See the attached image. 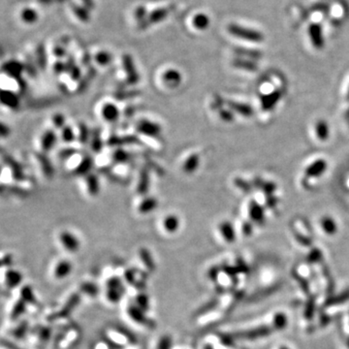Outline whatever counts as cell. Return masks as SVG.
Segmentation results:
<instances>
[{
	"instance_id": "ac0fdd59",
	"label": "cell",
	"mask_w": 349,
	"mask_h": 349,
	"mask_svg": "<svg viewBox=\"0 0 349 349\" xmlns=\"http://www.w3.org/2000/svg\"><path fill=\"white\" fill-rule=\"evenodd\" d=\"M157 207H158V200L155 197L146 196L138 205V212L142 214L151 213L155 211Z\"/></svg>"
},
{
	"instance_id": "e575fe53",
	"label": "cell",
	"mask_w": 349,
	"mask_h": 349,
	"mask_svg": "<svg viewBox=\"0 0 349 349\" xmlns=\"http://www.w3.org/2000/svg\"><path fill=\"white\" fill-rule=\"evenodd\" d=\"M76 137H77V135L75 134L74 130L70 126H65L61 129L60 138L62 139L63 142L71 143V142H73L75 140Z\"/></svg>"
},
{
	"instance_id": "680465c9",
	"label": "cell",
	"mask_w": 349,
	"mask_h": 349,
	"mask_svg": "<svg viewBox=\"0 0 349 349\" xmlns=\"http://www.w3.org/2000/svg\"><path fill=\"white\" fill-rule=\"evenodd\" d=\"M203 349H215L214 347H213V344H211V343H207V344H205L204 345Z\"/></svg>"
},
{
	"instance_id": "30bf717a",
	"label": "cell",
	"mask_w": 349,
	"mask_h": 349,
	"mask_svg": "<svg viewBox=\"0 0 349 349\" xmlns=\"http://www.w3.org/2000/svg\"><path fill=\"white\" fill-rule=\"evenodd\" d=\"M309 36L312 46L317 49H321L324 47V37L322 28L318 23H312L309 28Z\"/></svg>"
},
{
	"instance_id": "83f0119b",
	"label": "cell",
	"mask_w": 349,
	"mask_h": 349,
	"mask_svg": "<svg viewBox=\"0 0 349 349\" xmlns=\"http://www.w3.org/2000/svg\"><path fill=\"white\" fill-rule=\"evenodd\" d=\"M192 26L196 29L198 30H204V29H208V27L210 26V19L207 15L205 14H197L194 16L192 19Z\"/></svg>"
},
{
	"instance_id": "681fc988",
	"label": "cell",
	"mask_w": 349,
	"mask_h": 349,
	"mask_svg": "<svg viewBox=\"0 0 349 349\" xmlns=\"http://www.w3.org/2000/svg\"><path fill=\"white\" fill-rule=\"evenodd\" d=\"M219 117L224 121H232L234 116L229 110H221L219 112Z\"/></svg>"
},
{
	"instance_id": "2e32d148",
	"label": "cell",
	"mask_w": 349,
	"mask_h": 349,
	"mask_svg": "<svg viewBox=\"0 0 349 349\" xmlns=\"http://www.w3.org/2000/svg\"><path fill=\"white\" fill-rule=\"evenodd\" d=\"M218 230L225 242L233 243L236 241V231L230 221H222L219 224Z\"/></svg>"
},
{
	"instance_id": "11a10c76",
	"label": "cell",
	"mask_w": 349,
	"mask_h": 349,
	"mask_svg": "<svg viewBox=\"0 0 349 349\" xmlns=\"http://www.w3.org/2000/svg\"><path fill=\"white\" fill-rule=\"evenodd\" d=\"M10 130L9 128L6 126H4L3 123L0 122V138H4L9 135Z\"/></svg>"
},
{
	"instance_id": "8d00e7d4",
	"label": "cell",
	"mask_w": 349,
	"mask_h": 349,
	"mask_svg": "<svg viewBox=\"0 0 349 349\" xmlns=\"http://www.w3.org/2000/svg\"><path fill=\"white\" fill-rule=\"evenodd\" d=\"M116 329L118 331L119 335H121L122 337H124V339H126L128 342H130V343H132V344H136V343L138 342L137 337L134 335V333H132L130 330L126 329V328H123V327H117Z\"/></svg>"
},
{
	"instance_id": "7402d4cb",
	"label": "cell",
	"mask_w": 349,
	"mask_h": 349,
	"mask_svg": "<svg viewBox=\"0 0 349 349\" xmlns=\"http://www.w3.org/2000/svg\"><path fill=\"white\" fill-rule=\"evenodd\" d=\"M228 106L231 111L239 115H242L244 117H250L253 115V109L250 105H246L244 103L230 101L228 102Z\"/></svg>"
},
{
	"instance_id": "cb8c5ba5",
	"label": "cell",
	"mask_w": 349,
	"mask_h": 349,
	"mask_svg": "<svg viewBox=\"0 0 349 349\" xmlns=\"http://www.w3.org/2000/svg\"><path fill=\"white\" fill-rule=\"evenodd\" d=\"M81 301V296L79 293H76V294H73L69 300L66 302L65 306L63 307V309L60 311V315L59 316H67L69 315L73 310H75V308L77 307Z\"/></svg>"
},
{
	"instance_id": "9a60e30c",
	"label": "cell",
	"mask_w": 349,
	"mask_h": 349,
	"mask_svg": "<svg viewBox=\"0 0 349 349\" xmlns=\"http://www.w3.org/2000/svg\"><path fill=\"white\" fill-rule=\"evenodd\" d=\"M281 99V92L280 90H275L271 93L264 95L261 98V107L265 111H271L278 105Z\"/></svg>"
},
{
	"instance_id": "f6af8a7d",
	"label": "cell",
	"mask_w": 349,
	"mask_h": 349,
	"mask_svg": "<svg viewBox=\"0 0 349 349\" xmlns=\"http://www.w3.org/2000/svg\"><path fill=\"white\" fill-rule=\"evenodd\" d=\"M74 12L77 15L78 18L83 20V21H87L88 20V13L86 9L79 7V6H74Z\"/></svg>"
},
{
	"instance_id": "b9f144b4",
	"label": "cell",
	"mask_w": 349,
	"mask_h": 349,
	"mask_svg": "<svg viewBox=\"0 0 349 349\" xmlns=\"http://www.w3.org/2000/svg\"><path fill=\"white\" fill-rule=\"evenodd\" d=\"M77 138L82 144H86L89 139V131H88L87 126L83 124V123L79 127Z\"/></svg>"
},
{
	"instance_id": "91938a15",
	"label": "cell",
	"mask_w": 349,
	"mask_h": 349,
	"mask_svg": "<svg viewBox=\"0 0 349 349\" xmlns=\"http://www.w3.org/2000/svg\"><path fill=\"white\" fill-rule=\"evenodd\" d=\"M85 2H87V5H89V6H92V2H91V0H84Z\"/></svg>"
},
{
	"instance_id": "8992f818",
	"label": "cell",
	"mask_w": 349,
	"mask_h": 349,
	"mask_svg": "<svg viewBox=\"0 0 349 349\" xmlns=\"http://www.w3.org/2000/svg\"><path fill=\"white\" fill-rule=\"evenodd\" d=\"M122 67L126 72V83L129 85H136L140 80V76L138 74L133 58L129 55H124L122 57Z\"/></svg>"
},
{
	"instance_id": "f5cc1de1",
	"label": "cell",
	"mask_w": 349,
	"mask_h": 349,
	"mask_svg": "<svg viewBox=\"0 0 349 349\" xmlns=\"http://www.w3.org/2000/svg\"><path fill=\"white\" fill-rule=\"evenodd\" d=\"M296 239L298 240V242H301L302 244H304L306 246H309L311 244V240L307 237H305V236H303V235H300V234H296Z\"/></svg>"
},
{
	"instance_id": "9c48e42d",
	"label": "cell",
	"mask_w": 349,
	"mask_h": 349,
	"mask_svg": "<svg viewBox=\"0 0 349 349\" xmlns=\"http://www.w3.org/2000/svg\"><path fill=\"white\" fill-rule=\"evenodd\" d=\"M58 141V136L56 132L52 129H48L42 133V135L39 137L38 146L42 153H48L49 152Z\"/></svg>"
},
{
	"instance_id": "1f68e13d",
	"label": "cell",
	"mask_w": 349,
	"mask_h": 349,
	"mask_svg": "<svg viewBox=\"0 0 349 349\" xmlns=\"http://www.w3.org/2000/svg\"><path fill=\"white\" fill-rule=\"evenodd\" d=\"M288 320L284 313L279 312L275 315L273 321H272V328L277 330L284 329L287 326Z\"/></svg>"
},
{
	"instance_id": "e7e4bbea",
	"label": "cell",
	"mask_w": 349,
	"mask_h": 349,
	"mask_svg": "<svg viewBox=\"0 0 349 349\" xmlns=\"http://www.w3.org/2000/svg\"><path fill=\"white\" fill-rule=\"evenodd\" d=\"M347 116H349V111H348V113H347Z\"/></svg>"
},
{
	"instance_id": "e0dca14e",
	"label": "cell",
	"mask_w": 349,
	"mask_h": 349,
	"mask_svg": "<svg viewBox=\"0 0 349 349\" xmlns=\"http://www.w3.org/2000/svg\"><path fill=\"white\" fill-rule=\"evenodd\" d=\"M162 227L169 234H174L181 227V219L176 214H168L162 221Z\"/></svg>"
},
{
	"instance_id": "52a82bcc",
	"label": "cell",
	"mask_w": 349,
	"mask_h": 349,
	"mask_svg": "<svg viewBox=\"0 0 349 349\" xmlns=\"http://www.w3.org/2000/svg\"><path fill=\"white\" fill-rule=\"evenodd\" d=\"M161 82L168 88H177L180 87L183 82V76L180 71L171 68L167 69L161 75Z\"/></svg>"
},
{
	"instance_id": "ee69618b",
	"label": "cell",
	"mask_w": 349,
	"mask_h": 349,
	"mask_svg": "<svg viewBox=\"0 0 349 349\" xmlns=\"http://www.w3.org/2000/svg\"><path fill=\"white\" fill-rule=\"evenodd\" d=\"M322 258V253L320 252L318 248H314L310 252L309 256H308V260L310 263H315V262H319Z\"/></svg>"
},
{
	"instance_id": "60d3db41",
	"label": "cell",
	"mask_w": 349,
	"mask_h": 349,
	"mask_svg": "<svg viewBox=\"0 0 349 349\" xmlns=\"http://www.w3.org/2000/svg\"><path fill=\"white\" fill-rule=\"evenodd\" d=\"M234 65L237 68H242V69H245L247 71H254L256 68V65L253 62L243 60V59H236L234 61Z\"/></svg>"
},
{
	"instance_id": "ffe728a7",
	"label": "cell",
	"mask_w": 349,
	"mask_h": 349,
	"mask_svg": "<svg viewBox=\"0 0 349 349\" xmlns=\"http://www.w3.org/2000/svg\"><path fill=\"white\" fill-rule=\"evenodd\" d=\"M139 257H140L141 261L144 264V266L147 271L153 272L156 270V265H155L154 256L148 250H146L145 247L140 248L139 250Z\"/></svg>"
},
{
	"instance_id": "6da1fadb",
	"label": "cell",
	"mask_w": 349,
	"mask_h": 349,
	"mask_svg": "<svg viewBox=\"0 0 349 349\" xmlns=\"http://www.w3.org/2000/svg\"><path fill=\"white\" fill-rule=\"evenodd\" d=\"M228 32L237 38L242 39V40L252 42V43H260L264 40V36L259 31L247 29V28L238 26L235 23H232L228 27Z\"/></svg>"
},
{
	"instance_id": "db71d44e",
	"label": "cell",
	"mask_w": 349,
	"mask_h": 349,
	"mask_svg": "<svg viewBox=\"0 0 349 349\" xmlns=\"http://www.w3.org/2000/svg\"><path fill=\"white\" fill-rule=\"evenodd\" d=\"M242 233L245 236H251L252 233V225L250 222H244L242 224Z\"/></svg>"
},
{
	"instance_id": "ba28073f",
	"label": "cell",
	"mask_w": 349,
	"mask_h": 349,
	"mask_svg": "<svg viewBox=\"0 0 349 349\" xmlns=\"http://www.w3.org/2000/svg\"><path fill=\"white\" fill-rule=\"evenodd\" d=\"M271 331H272L271 327L261 326V327H257V328H254V329L239 332L237 334H234V337L235 338H240V339H259V338L270 336L271 334Z\"/></svg>"
},
{
	"instance_id": "6f0895ef",
	"label": "cell",
	"mask_w": 349,
	"mask_h": 349,
	"mask_svg": "<svg viewBox=\"0 0 349 349\" xmlns=\"http://www.w3.org/2000/svg\"><path fill=\"white\" fill-rule=\"evenodd\" d=\"M144 16H145V10H144V8H139V9L137 10V12H136V18L138 19H143V18H144Z\"/></svg>"
},
{
	"instance_id": "d4e9b609",
	"label": "cell",
	"mask_w": 349,
	"mask_h": 349,
	"mask_svg": "<svg viewBox=\"0 0 349 349\" xmlns=\"http://www.w3.org/2000/svg\"><path fill=\"white\" fill-rule=\"evenodd\" d=\"M321 227L327 235H335L338 231V225L336 220L331 216H324L321 220Z\"/></svg>"
},
{
	"instance_id": "7a4b0ae2",
	"label": "cell",
	"mask_w": 349,
	"mask_h": 349,
	"mask_svg": "<svg viewBox=\"0 0 349 349\" xmlns=\"http://www.w3.org/2000/svg\"><path fill=\"white\" fill-rule=\"evenodd\" d=\"M124 292L126 287L119 278L113 277L106 281V298L110 303L117 304L121 300Z\"/></svg>"
},
{
	"instance_id": "8fae6325",
	"label": "cell",
	"mask_w": 349,
	"mask_h": 349,
	"mask_svg": "<svg viewBox=\"0 0 349 349\" xmlns=\"http://www.w3.org/2000/svg\"><path fill=\"white\" fill-rule=\"evenodd\" d=\"M327 167V161L324 159H317L307 167L305 173L308 178H317L326 172Z\"/></svg>"
},
{
	"instance_id": "bcb514c9",
	"label": "cell",
	"mask_w": 349,
	"mask_h": 349,
	"mask_svg": "<svg viewBox=\"0 0 349 349\" xmlns=\"http://www.w3.org/2000/svg\"><path fill=\"white\" fill-rule=\"evenodd\" d=\"M91 148L96 153H99L102 149V141H101V138L99 136L94 135L92 137Z\"/></svg>"
},
{
	"instance_id": "f907efd6",
	"label": "cell",
	"mask_w": 349,
	"mask_h": 349,
	"mask_svg": "<svg viewBox=\"0 0 349 349\" xmlns=\"http://www.w3.org/2000/svg\"><path fill=\"white\" fill-rule=\"evenodd\" d=\"M261 187L262 189L268 194H272V192L277 189V186L273 183H263Z\"/></svg>"
},
{
	"instance_id": "be15d7a7",
	"label": "cell",
	"mask_w": 349,
	"mask_h": 349,
	"mask_svg": "<svg viewBox=\"0 0 349 349\" xmlns=\"http://www.w3.org/2000/svg\"><path fill=\"white\" fill-rule=\"evenodd\" d=\"M347 99L349 100V90H348V93H347Z\"/></svg>"
},
{
	"instance_id": "5b68a950",
	"label": "cell",
	"mask_w": 349,
	"mask_h": 349,
	"mask_svg": "<svg viewBox=\"0 0 349 349\" xmlns=\"http://www.w3.org/2000/svg\"><path fill=\"white\" fill-rule=\"evenodd\" d=\"M137 131L142 135L147 136L151 138H157L161 134L162 128L158 123L148 119H142L137 123Z\"/></svg>"
},
{
	"instance_id": "4dcf8cb0",
	"label": "cell",
	"mask_w": 349,
	"mask_h": 349,
	"mask_svg": "<svg viewBox=\"0 0 349 349\" xmlns=\"http://www.w3.org/2000/svg\"><path fill=\"white\" fill-rule=\"evenodd\" d=\"M91 168H92V159L91 157L87 156L80 162V164L78 165L77 168L75 169V173L80 176L88 174Z\"/></svg>"
},
{
	"instance_id": "7c38bea8",
	"label": "cell",
	"mask_w": 349,
	"mask_h": 349,
	"mask_svg": "<svg viewBox=\"0 0 349 349\" xmlns=\"http://www.w3.org/2000/svg\"><path fill=\"white\" fill-rule=\"evenodd\" d=\"M248 213L251 216V219L254 223L262 225L265 222V211L259 204L255 201H251L248 206Z\"/></svg>"
},
{
	"instance_id": "6125c7cd",
	"label": "cell",
	"mask_w": 349,
	"mask_h": 349,
	"mask_svg": "<svg viewBox=\"0 0 349 349\" xmlns=\"http://www.w3.org/2000/svg\"><path fill=\"white\" fill-rule=\"evenodd\" d=\"M347 345H348V347H349V338H348V339H347Z\"/></svg>"
},
{
	"instance_id": "603a6c76",
	"label": "cell",
	"mask_w": 349,
	"mask_h": 349,
	"mask_svg": "<svg viewBox=\"0 0 349 349\" xmlns=\"http://www.w3.org/2000/svg\"><path fill=\"white\" fill-rule=\"evenodd\" d=\"M19 19L26 24H32L38 19V14L34 9L29 7L22 8L19 12Z\"/></svg>"
},
{
	"instance_id": "4fadbf2b",
	"label": "cell",
	"mask_w": 349,
	"mask_h": 349,
	"mask_svg": "<svg viewBox=\"0 0 349 349\" xmlns=\"http://www.w3.org/2000/svg\"><path fill=\"white\" fill-rule=\"evenodd\" d=\"M101 116L108 122H115L119 117V110L114 103L108 102L101 108Z\"/></svg>"
},
{
	"instance_id": "7dc6e473",
	"label": "cell",
	"mask_w": 349,
	"mask_h": 349,
	"mask_svg": "<svg viewBox=\"0 0 349 349\" xmlns=\"http://www.w3.org/2000/svg\"><path fill=\"white\" fill-rule=\"evenodd\" d=\"M220 271H221V267L213 266V267H212V268L209 270V271H208V278H209L211 281H215L217 280L218 275H219Z\"/></svg>"
},
{
	"instance_id": "9f6ffc18",
	"label": "cell",
	"mask_w": 349,
	"mask_h": 349,
	"mask_svg": "<svg viewBox=\"0 0 349 349\" xmlns=\"http://www.w3.org/2000/svg\"><path fill=\"white\" fill-rule=\"evenodd\" d=\"M106 341L107 344L109 345V347L111 349H120L121 348V346L118 344V343H116V342H115L114 340H112L111 339H105Z\"/></svg>"
},
{
	"instance_id": "f546056e",
	"label": "cell",
	"mask_w": 349,
	"mask_h": 349,
	"mask_svg": "<svg viewBox=\"0 0 349 349\" xmlns=\"http://www.w3.org/2000/svg\"><path fill=\"white\" fill-rule=\"evenodd\" d=\"M80 290L82 293L86 294L87 296L94 298L99 294V288L95 283L92 282H84L80 286Z\"/></svg>"
},
{
	"instance_id": "7bdbcfd3",
	"label": "cell",
	"mask_w": 349,
	"mask_h": 349,
	"mask_svg": "<svg viewBox=\"0 0 349 349\" xmlns=\"http://www.w3.org/2000/svg\"><path fill=\"white\" fill-rule=\"evenodd\" d=\"M52 124L57 129H62L65 124V117L61 114H56L52 116Z\"/></svg>"
},
{
	"instance_id": "4316f807",
	"label": "cell",
	"mask_w": 349,
	"mask_h": 349,
	"mask_svg": "<svg viewBox=\"0 0 349 349\" xmlns=\"http://www.w3.org/2000/svg\"><path fill=\"white\" fill-rule=\"evenodd\" d=\"M315 134L320 141H326L330 136V128L325 120H319L315 124Z\"/></svg>"
},
{
	"instance_id": "3957f363",
	"label": "cell",
	"mask_w": 349,
	"mask_h": 349,
	"mask_svg": "<svg viewBox=\"0 0 349 349\" xmlns=\"http://www.w3.org/2000/svg\"><path fill=\"white\" fill-rule=\"evenodd\" d=\"M145 313L146 312L143 310H141L136 305L135 303L130 304L128 306V308H127V314L130 317V319L133 320L137 324L144 325L146 328L155 329V327H156L155 321L151 319V318H148Z\"/></svg>"
},
{
	"instance_id": "94428289",
	"label": "cell",
	"mask_w": 349,
	"mask_h": 349,
	"mask_svg": "<svg viewBox=\"0 0 349 349\" xmlns=\"http://www.w3.org/2000/svg\"><path fill=\"white\" fill-rule=\"evenodd\" d=\"M280 349H289L288 347H286V346H281V348Z\"/></svg>"
},
{
	"instance_id": "d590c367",
	"label": "cell",
	"mask_w": 349,
	"mask_h": 349,
	"mask_svg": "<svg viewBox=\"0 0 349 349\" xmlns=\"http://www.w3.org/2000/svg\"><path fill=\"white\" fill-rule=\"evenodd\" d=\"M348 300L349 288L344 291V292H342L339 296L333 297V298H331V299L327 301L326 306H336V305H340V304H343L344 302H346V301Z\"/></svg>"
},
{
	"instance_id": "44dd1931",
	"label": "cell",
	"mask_w": 349,
	"mask_h": 349,
	"mask_svg": "<svg viewBox=\"0 0 349 349\" xmlns=\"http://www.w3.org/2000/svg\"><path fill=\"white\" fill-rule=\"evenodd\" d=\"M149 184L151 180L148 171L146 169H143L139 174V180L137 183V192L141 195H145L149 189Z\"/></svg>"
},
{
	"instance_id": "f35d334b",
	"label": "cell",
	"mask_w": 349,
	"mask_h": 349,
	"mask_svg": "<svg viewBox=\"0 0 349 349\" xmlns=\"http://www.w3.org/2000/svg\"><path fill=\"white\" fill-rule=\"evenodd\" d=\"M168 15V11L165 9H158L154 11L151 15H149V21L151 22H158L161 21L162 19H164Z\"/></svg>"
},
{
	"instance_id": "5bb4252c",
	"label": "cell",
	"mask_w": 349,
	"mask_h": 349,
	"mask_svg": "<svg viewBox=\"0 0 349 349\" xmlns=\"http://www.w3.org/2000/svg\"><path fill=\"white\" fill-rule=\"evenodd\" d=\"M73 265L68 260H60L57 263L55 269H54V277L57 280H63L67 278L68 276L72 272Z\"/></svg>"
},
{
	"instance_id": "277c9868",
	"label": "cell",
	"mask_w": 349,
	"mask_h": 349,
	"mask_svg": "<svg viewBox=\"0 0 349 349\" xmlns=\"http://www.w3.org/2000/svg\"><path fill=\"white\" fill-rule=\"evenodd\" d=\"M58 241L60 244L64 247L66 252L70 253L77 252L81 247V242L77 237L73 233L69 232L67 230L61 231L58 235Z\"/></svg>"
},
{
	"instance_id": "ab89813d",
	"label": "cell",
	"mask_w": 349,
	"mask_h": 349,
	"mask_svg": "<svg viewBox=\"0 0 349 349\" xmlns=\"http://www.w3.org/2000/svg\"><path fill=\"white\" fill-rule=\"evenodd\" d=\"M112 157L115 162H126L130 159V154L119 148V149H116V152L112 155Z\"/></svg>"
},
{
	"instance_id": "c3c4849f",
	"label": "cell",
	"mask_w": 349,
	"mask_h": 349,
	"mask_svg": "<svg viewBox=\"0 0 349 349\" xmlns=\"http://www.w3.org/2000/svg\"><path fill=\"white\" fill-rule=\"evenodd\" d=\"M313 312H314V300L310 299L308 302L307 307H306V310H305V316L307 317V319H310L312 317Z\"/></svg>"
},
{
	"instance_id": "d6a6232c",
	"label": "cell",
	"mask_w": 349,
	"mask_h": 349,
	"mask_svg": "<svg viewBox=\"0 0 349 349\" xmlns=\"http://www.w3.org/2000/svg\"><path fill=\"white\" fill-rule=\"evenodd\" d=\"M135 304L145 312H147L149 310V297L145 293H140L137 295L135 299Z\"/></svg>"
},
{
	"instance_id": "d6986e66",
	"label": "cell",
	"mask_w": 349,
	"mask_h": 349,
	"mask_svg": "<svg viewBox=\"0 0 349 349\" xmlns=\"http://www.w3.org/2000/svg\"><path fill=\"white\" fill-rule=\"evenodd\" d=\"M200 166V156L197 154L189 155L183 163V171L187 174H193Z\"/></svg>"
},
{
	"instance_id": "f1b7e54d",
	"label": "cell",
	"mask_w": 349,
	"mask_h": 349,
	"mask_svg": "<svg viewBox=\"0 0 349 349\" xmlns=\"http://www.w3.org/2000/svg\"><path fill=\"white\" fill-rule=\"evenodd\" d=\"M137 138L135 136H126V137H113L110 139L108 142L111 145H116V146H121L123 145H130V144H135L137 142Z\"/></svg>"
},
{
	"instance_id": "74e56055",
	"label": "cell",
	"mask_w": 349,
	"mask_h": 349,
	"mask_svg": "<svg viewBox=\"0 0 349 349\" xmlns=\"http://www.w3.org/2000/svg\"><path fill=\"white\" fill-rule=\"evenodd\" d=\"M173 347V339L169 335L162 336L156 345V349H172Z\"/></svg>"
},
{
	"instance_id": "836d02e7",
	"label": "cell",
	"mask_w": 349,
	"mask_h": 349,
	"mask_svg": "<svg viewBox=\"0 0 349 349\" xmlns=\"http://www.w3.org/2000/svg\"><path fill=\"white\" fill-rule=\"evenodd\" d=\"M112 58H113L112 55L108 52H105V51L98 52L96 56L94 57V59H95L97 63L99 65H102V66H106L108 64H110L112 62Z\"/></svg>"
},
{
	"instance_id": "484cf974",
	"label": "cell",
	"mask_w": 349,
	"mask_h": 349,
	"mask_svg": "<svg viewBox=\"0 0 349 349\" xmlns=\"http://www.w3.org/2000/svg\"><path fill=\"white\" fill-rule=\"evenodd\" d=\"M86 186L87 193L90 196H96L99 193V181L95 174H87L86 179Z\"/></svg>"
},
{
	"instance_id": "816d5d0a",
	"label": "cell",
	"mask_w": 349,
	"mask_h": 349,
	"mask_svg": "<svg viewBox=\"0 0 349 349\" xmlns=\"http://www.w3.org/2000/svg\"><path fill=\"white\" fill-rule=\"evenodd\" d=\"M235 184L237 185V187H239L241 190H242V191H250V186H247L248 184H247V183L246 182H244L243 180H242V179H237L236 181H235Z\"/></svg>"
}]
</instances>
